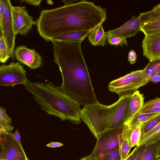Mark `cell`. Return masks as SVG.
<instances>
[{
    "label": "cell",
    "mask_w": 160,
    "mask_h": 160,
    "mask_svg": "<svg viewBox=\"0 0 160 160\" xmlns=\"http://www.w3.org/2000/svg\"><path fill=\"white\" fill-rule=\"evenodd\" d=\"M107 18L106 8L92 2L80 1L51 9H43L35 21L39 35L49 42L62 34L74 31H91Z\"/></svg>",
    "instance_id": "cell-1"
},
{
    "label": "cell",
    "mask_w": 160,
    "mask_h": 160,
    "mask_svg": "<svg viewBox=\"0 0 160 160\" xmlns=\"http://www.w3.org/2000/svg\"><path fill=\"white\" fill-rule=\"evenodd\" d=\"M82 41H52L54 61L61 73V89L84 106L98 102L81 48Z\"/></svg>",
    "instance_id": "cell-2"
},
{
    "label": "cell",
    "mask_w": 160,
    "mask_h": 160,
    "mask_svg": "<svg viewBox=\"0 0 160 160\" xmlns=\"http://www.w3.org/2000/svg\"><path fill=\"white\" fill-rule=\"evenodd\" d=\"M25 88L32 95L40 108L62 121L79 125L81 122L80 104L52 82H34L28 80Z\"/></svg>",
    "instance_id": "cell-3"
},
{
    "label": "cell",
    "mask_w": 160,
    "mask_h": 160,
    "mask_svg": "<svg viewBox=\"0 0 160 160\" xmlns=\"http://www.w3.org/2000/svg\"><path fill=\"white\" fill-rule=\"evenodd\" d=\"M131 95L120 97L110 105H103L98 101L83 106L80 112L81 119L97 139L106 130L118 128L125 124Z\"/></svg>",
    "instance_id": "cell-4"
},
{
    "label": "cell",
    "mask_w": 160,
    "mask_h": 160,
    "mask_svg": "<svg viewBox=\"0 0 160 160\" xmlns=\"http://www.w3.org/2000/svg\"><path fill=\"white\" fill-rule=\"evenodd\" d=\"M143 71V69L132 71L112 81L108 85L109 90L117 94L119 97L132 94L149 82L144 77Z\"/></svg>",
    "instance_id": "cell-5"
},
{
    "label": "cell",
    "mask_w": 160,
    "mask_h": 160,
    "mask_svg": "<svg viewBox=\"0 0 160 160\" xmlns=\"http://www.w3.org/2000/svg\"><path fill=\"white\" fill-rule=\"evenodd\" d=\"M124 125L118 128L109 129L100 134L94 149L89 156L94 159L99 158L119 148L123 139Z\"/></svg>",
    "instance_id": "cell-6"
},
{
    "label": "cell",
    "mask_w": 160,
    "mask_h": 160,
    "mask_svg": "<svg viewBox=\"0 0 160 160\" xmlns=\"http://www.w3.org/2000/svg\"><path fill=\"white\" fill-rule=\"evenodd\" d=\"M27 72L22 65L18 62H11L8 65L0 67V85L11 86L22 84L24 86L28 80Z\"/></svg>",
    "instance_id": "cell-7"
},
{
    "label": "cell",
    "mask_w": 160,
    "mask_h": 160,
    "mask_svg": "<svg viewBox=\"0 0 160 160\" xmlns=\"http://www.w3.org/2000/svg\"><path fill=\"white\" fill-rule=\"evenodd\" d=\"M0 135V158L9 160H29L22 148L8 132Z\"/></svg>",
    "instance_id": "cell-8"
},
{
    "label": "cell",
    "mask_w": 160,
    "mask_h": 160,
    "mask_svg": "<svg viewBox=\"0 0 160 160\" xmlns=\"http://www.w3.org/2000/svg\"><path fill=\"white\" fill-rule=\"evenodd\" d=\"M4 6L2 28L0 30L3 36L9 53L12 58L15 59L14 54L15 35L12 17V5L9 0H2Z\"/></svg>",
    "instance_id": "cell-9"
},
{
    "label": "cell",
    "mask_w": 160,
    "mask_h": 160,
    "mask_svg": "<svg viewBox=\"0 0 160 160\" xmlns=\"http://www.w3.org/2000/svg\"><path fill=\"white\" fill-rule=\"evenodd\" d=\"M24 6H13L12 13L14 32L15 36L18 34L26 35L35 24L33 18L30 15Z\"/></svg>",
    "instance_id": "cell-10"
},
{
    "label": "cell",
    "mask_w": 160,
    "mask_h": 160,
    "mask_svg": "<svg viewBox=\"0 0 160 160\" xmlns=\"http://www.w3.org/2000/svg\"><path fill=\"white\" fill-rule=\"evenodd\" d=\"M14 54L17 61L31 69L39 68L42 63V58L34 49L28 48L21 45L17 47L14 51Z\"/></svg>",
    "instance_id": "cell-11"
},
{
    "label": "cell",
    "mask_w": 160,
    "mask_h": 160,
    "mask_svg": "<svg viewBox=\"0 0 160 160\" xmlns=\"http://www.w3.org/2000/svg\"><path fill=\"white\" fill-rule=\"evenodd\" d=\"M143 55L150 62L160 59V31L145 35L142 44Z\"/></svg>",
    "instance_id": "cell-12"
},
{
    "label": "cell",
    "mask_w": 160,
    "mask_h": 160,
    "mask_svg": "<svg viewBox=\"0 0 160 160\" xmlns=\"http://www.w3.org/2000/svg\"><path fill=\"white\" fill-rule=\"evenodd\" d=\"M141 21L139 16H135L120 27L105 32L108 38L110 36L117 35L127 38L135 36L140 31Z\"/></svg>",
    "instance_id": "cell-13"
},
{
    "label": "cell",
    "mask_w": 160,
    "mask_h": 160,
    "mask_svg": "<svg viewBox=\"0 0 160 160\" xmlns=\"http://www.w3.org/2000/svg\"><path fill=\"white\" fill-rule=\"evenodd\" d=\"M159 141L151 144H143L135 148L133 152L135 160H158L156 152Z\"/></svg>",
    "instance_id": "cell-14"
},
{
    "label": "cell",
    "mask_w": 160,
    "mask_h": 160,
    "mask_svg": "<svg viewBox=\"0 0 160 160\" xmlns=\"http://www.w3.org/2000/svg\"><path fill=\"white\" fill-rule=\"evenodd\" d=\"M144 100L143 94L138 90L132 94L125 123L128 122L139 112L144 104Z\"/></svg>",
    "instance_id": "cell-15"
},
{
    "label": "cell",
    "mask_w": 160,
    "mask_h": 160,
    "mask_svg": "<svg viewBox=\"0 0 160 160\" xmlns=\"http://www.w3.org/2000/svg\"><path fill=\"white\" fill-rule=\"evenodd\" d=\"M87 37L89 42L94 46L104 47L107 44L108 37L102 24L98 25L91 30Z\"/></svg>",
    "instance_id": "cell-16"
},
{
    "label": "cell",
    "mask_w": 160,
    "mask_h": 160,
    "mask_svg": "<svg viewBox=\"0 0 160 160\" xmlns=\"http://www.w3.org/2000/svg\"><path fill=\"white\" fill-rule=\"evenodd\" d=\"M91 31H74L62 34L52 38L50 40L58 41L74 42L83 41Z\"/></svg>",
    "instance_id": "cell-17"
},
{
    "label": "cell",
    "mask_w": 160,
    "mask_h": 160,
    "mask_svg": "<svg viewBox=\"0 0 160 160\" xmlns=\"http://www.w3.org/2000/svg\"><path fill=\"white\" fill-rule=\"evenodd\" d=\"M144 123L131 128L124 124L125 132L129 139L132 148L138 146L141 136L142 128Z\"/></svg>",
    "instance_id": "cell-18"
},
{
    "label": "cell",
    "mask_w": 160,
    "mask_h": 160,
    "mask_svg": "<svg viewBox=\"0 0 160 160\" xmlns=\"http://www.w3.org/2000/svg\"><path fill=\"white\" fill-rule=\"evenodd\" d=\"M160 140V122L152 130L141 137L138 146L149 144Z\"/></svg>",
    "instance_id": "cell-19"
},
{
    "label": "cell",
    "mask_w": 160,
    "mask_h": 160,
    "mask_svg": "<svg viewBox=\"0 0 160 160\" xmlns=\"http://www.w3.org/2000/svg\"><path fill=\"white\" fill-rule=\"evenodd\" d=\"M160 115V112L154 113H138L127 123H125L128 127L131 128L146 123Z\"/></svg>",
    "instance_id": "cell-20"
},
{
    "label": "cell",
    "mask_w": 160,
    "mask_h": 160,
    "mask_svg": "<svg viewBox=\"0 0 160 160\" xmlns=\"http://www.w3.org/2000/svg\"><path fill=\"white\" fill-rule=\"evenodd\" d=\"M141 26L160 19V8H153L152 9L146 12L140 13L139 15Z\"/></svg>",
    "instance_id": "cell-21"
},
{
    "label": "cell",
    "mask_w": 160,
    "mask_h": 160,
    "mask_svg": "<svg viewBox=\"0 0 160 160\" xmlns=\"http://www.w3.org/2000/svg\"><path fill=\"white\" fill-rule=\"evenodd\" d=\"M143 76L146 79L160 74V59L150 62L143 69Z\"/></svg>",
    "instance_id": "cell-22"
},
{
    "label": "cell",
    "mask_w": 160,
    "mask_h": 160,
    "mask_svg": "<svg viewBox=\"0 0 160 160\" xmlns=\"http://www.w3.org/2000/svg\"><path fill=\"white\" fill-rule=\"evenodd\" d=\"M131 148L129 139L125 132L124 125L123 139L119 147L120 152L122 160H124L128 156Z\"/></svg>",
    "instance_id": "cell-23"
},
{
    "label": "cell",
    "mask_w": 160,
    "mask_h": 160,
    "mask_svg": "<svg viewBox=\"0 0 160 160\" xmlns=\"http://www.w3.org/2000/svg\"><path fill=\"white\" fill-rule=\"evenodd\" d=\"M140 31L145 35L160 31V19L148 23L140 27Z\"/></svg>",
    "instance_id": "cell-24"
},
{
    "label": "cell",
    "mask_w": 160,
    "mask_h": 160,
    "mask_svg": "<svg viewBox=\"0 0 160 160\" xmlns=\"http://www.w3.org/2000/svg\"><path fill=\"white\" fill-rule=\"evenodd\" d=\"M11 56L2 32H0V61L4 63Z\"/></svg>",
    "instance_id": "cell-25"
},
{
    "label": "cell",
    "mask_w": 160,
    "mask_h": 160,
    "mask_svg": "<svg viewBox=\"0 0 160 160\" xmlns=\"http://www.w3.org/2000/svg\"><path fill=\"white\" fill-rule=\"evenodd\" d=\"M160 122V115L145 123L142 128L141 137L152 130Z\"/></svg>",
    "instance_id": "cell-26"
},
{
    "label": "cell",
    "mask_w": 160,
    "mask_h": 160,
    "mask_svg": "<svg viewBox=\"0 0 160 160\" xmlns=\"http://www.w3.org/2000/svg\"><path fill=\"white\" fill-rule=\"evenodd\" d=\"M107 40L110 45L115 47L119 46L122 47L124 45L126 46L128 45L126 38L119 36L113 35L109 36Z\"/></svg>",
    "instance_id": "cell-27"
},
{
    "label": "cell",
    "mask_w": 160,
    "mask_h": 160,
    "mask_svg": "<svg viewBox=\"0 0 160 160\" xmlns=\"http://www.w3.org/2000/svg\"><path fill=\"white\" fill-rule=\"evenodd\" d=\"M94 159L95 160H122L119 148L106 153L100 158Z\"/></svg>",
    "instance_id": "cell-28"
},
{
    "label": "cell",
    "mask_w": 160,
    "mask_h": 160,
    "mask_svg": "<svg viewBox=\"0 0 160 160\" xmlns=\"http://www.w3.org/2000/svg\"><path fill=\"white\" fill-rule=\"evenodd\" d=\"M12 118L8 115L6 109L0 107V126L10 124Z\"/></svg>",
    "instance_id": "cell-29"
},
{
    "label": "cell",
    "mask_w": 160,
    "mask_h": 160,
    "mask_svg": "<svg viewBox=\"0 0 160 160\" xmlns=\"http://www.w3.org/2000/svg\"><path fill=\"white\" fill-rule=\"evenodd\" d=\"M157 107H160V98L158 97L146 102L139 112Z\"/></svg>",
    "instance_id": "cell-30"
},
{
    "label": "cell",
    "mask_w": 160,
    "mask_h": 160,
    "mask_svg": "<svg viewBox=\"0 0 160 160\" xmlns=\"http://www.w3.org/2000/svg\"><path fill=\"white\" fill-rule=\"evenodd\" d=\"M13 128L14 127L10 124L0 126V135H4L10 132Z\"/></svg>",
    "instance_id": "cell-31"
},
{
    "label": "cell",
    "mask_w": 160,
    "mask_h": 160,
    "mask_svg": "<svg viewBox=\"0 0 160 160\" xmlns=\"http://www.w3.org/2000/svg\"><path fill=\"white\" fill-rule=\"evenodd\" d=\"M137 55L136 52L133 50H131L128 52V60L131 64H134L136 61Z\"/></svg>",
    "instance_id": "cell-32"
},
{
    "label": "cell",
    "mask_w": 160,
    "mask_h": 160,
    "mask_svg": "<svg viewBox=\"0 0 160 160\" xmlns=\"http://www.w3.org/2000/svg\"><path fill=\"white\" fill-rule=\"evenodd\" d=\"M4 6L2 0H0V29L2 30L4 18Z\"/></svg>",
    "instance_id": "cell-33"
},
{
    "label": "cell",
    "mask_w": 160,
    "mask_h": 160,
    "mask_svg": "<svg viewBox=\"0 0 160 160\" xmlns=\"http://www.w3.org/2000/svg\"><path fill=\"white\" fill-rule=\"evenodd\" d=\"M160 112V107H157L148 109L139 112L140 114L154 113Z\"/></svg>",
    "instance_id": "cell-34"
},
{
    "label": "cell",
    "mask_w": 160,
    "mask_h": 160,
    "mask_svg": "<svg viewBox=\"0 0 160 160\" xmlns=\"http://www.w3.org/2000/svg\"><path fill=\"white\" fill-rule=\"evenodd\" d=\"M42 1L41 0H22L20 2L21 3L26 2L33 6H39Z\"/></svg>",
    "instance_id": "cell-35"
},
{
    "label": "cell",
    "mask_w": 160,
    "mask_h": 160,
    "mask_svg": "<svg viewBox=\"0 0 160 160\" xmlns=\"http://www.w3.org/2000/svg\"><path fill=\"white\" fill-rule=\"evenodd\" d=\"M11 134L15 139L21 146H22L21 141L20 135L18 129H17L14 132L11 133Z\"/></svg>",
    "instance_id": "cell-36"
},
{
    "label": "cell",
    "mask_w": 160,
    "mask_h": 160,
    "mask_svg": "<svg viewBox=\"0 0 160 160\" xmlns=\"http://www.w3.org/2000/svg\"><path fill=\"white\" fill-rule=\"evenodd\" d=\"M149 81H151L155 83L160 81V74L155 75L147 79Z\"/></svg>",
    "instance_id": "cell-37"
},
{
    "label": "cell",
    "mask_w": 160,
    "mask_h": 160,
    "mask_svg": "<svg viewBox=\"0 0 160 160\" xmlns=\"http://www.w3.org/2000/svg\"><path fill=\"white\" fill-rule=\"evenodd\" d=\"M63 145V144L62 143L58 142H51L46 145L47 146L52 148L60 147Z\"/></svg>",
    "instance_id": "cell-38"
},
{
    "label": "cell",
    "mask_w": 160,
    "mask_h": 160,
    "mask_svg": "<svg viewBox=\"0 0 160 160\" xmlns=\"http://www.w3.org/2000/svg\"><path fill=\"white\" fill-rule=\"evenodd\" d=\"M78 1L73 0H62V2L64 3V5H68L77 2Z\"/></svg>",
    "instance_id": "cell-39"
},
{
    "label": "cell",
    "mask_w": 160,
    "mask_h": 160,
    "mask_svg": "<svg viewBox=\"0 0 160 160\" xmlns=\"http://www.w3.org/2000/svg\"><path fill=\"white\" fill-rule=\"evenodd\" d=\"M134 151V149L124 160H135V158L133 155Z\"/></svg>",
    "instance_id": "cell-40"
},
{
    "label": "cell",
    "mask_w": 160,
    "mask_h": 160,
    "mask_svg": "<svg viewBox=\"0 0 160 160\" xmlns=\"http://www.w3.org/2000/svg\"><path fill=\"white\" fill-rule=\"evenodd\" d=\"M156 156L159 158H160V140L157 147Z\"/></svg>",
    "instance_id": "cell-41"
},
{
    "label": "cell",
    "mask_w": 160,
    "mask_h": 160,
    "mask_svg": "<svg viewBox=\"0 0 160 160\" xmlns=\"http://www.w3.org/2000/svg\"><path fill=\"white\" fill-rule=\"evenodd\" d=\"M78 160H95L93 158L90 157L89 156L83 157Z\"/></svg>",
    "instance_id": "cell-42"
},
{
    "label": "cell",
    "mask_w": 160,
    "mask_h": 160,
    "mask_svg": "<svg viewBox=\"0 0 160 160\" xmlns=\"http://www.w3.org/2000/svg\"><path fill=\"white\" fill-rule=\"evenodd\" d=\"M154 8H160V3L159 4H158Z\"/></svg>",
    "instance_id": "cell-43"
},
{
    "label": "cell",
    "mask_w": 160,
    "mask_h": 160,
    "mask_svg": "<svg viewBox=\"0 0 160 160\" xmlns=\"http://www.w3.org/2000/svg\"><path fill=\"white\" fill-rule=\"evenodd\" d=\"M0 160H9L6 158H0Z\"/></svg>",
    "instance_id": "cell-44"
},
{
    "label": "cell",
    "mask_w": 160,
    "mask_h": 160,
    "mask_svg": "<svg viewBox=\"0 0 160 160\" xmlns=\"http://www.w3.org/2000/svg\"><path fill=\"white\" fill-rule=\"evenodd\" d=\"M158 160H160V158H159Z\"/></svg>",
    "instance_id": "cell-45"
}]
</instances>
